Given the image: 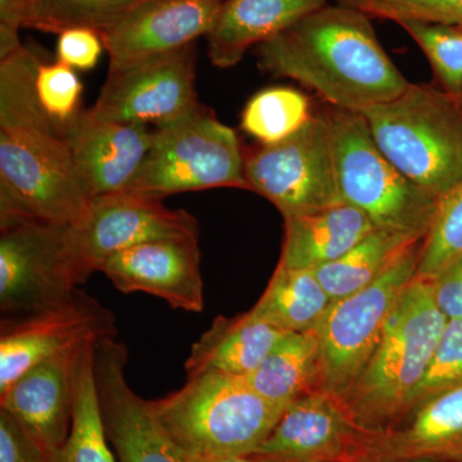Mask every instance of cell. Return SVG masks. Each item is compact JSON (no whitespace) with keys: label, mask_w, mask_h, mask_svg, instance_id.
<instances>
[{"label":"cell","mask_w":462,"mask_h":462,"mask_svg":"<svg viewBox=\"0 0 462 462\" xmlns=\"http://www.w3.org/2000/svg\"><path fill=\"white\" fill-rule=\"evenodd\" d=\"M327 116L343 202L369 216L376 227L427 236L438 199L382 153L363 116L333 107Z\"/></svg>","instance_id":"obj_7"},{"label":"cell","mask_w":462,"mask_h":462,"mask_svg":"<svg viewBox=\"0 0 462 462\" xmlns=\"http://www.w3.org/2000/svg\"><path fill=\"white\" fill-rule=\"evenodd\" d=\"M374 433L355 421L342 398L316 389L285 407L254 455L273 462H365Z\"/></svg>","instance_id":"obj_15"},{"label":"cell","mask_w":462,"mask_h":462,"mask_svg":"<svg viewBox=\"0 0 462 462\" xmlns=\"http://www.w3.org/2000/svg\"><path fill=\"white\" fill-rule=\"evenodd\" d=\"M67 142L90 199L126 190L154 141V127L102 120L84 109Z\"/></svg>","instance_id":"obj_19"},{"label":"cell","mask_w":462,"mask_h":462,"mask_svg":"<svg viewBox=\"0 0 462 462\" xmlns=\"http://www.w3.org/2000/svg\"><path fill=\"white\" fill-rule=\"evenodd\" d=\"M35 91L39 103L51 121L67 133L80 117L83 108V85L72 67L56 62L38 63Z\"/></svg>","instance_id":"obj_32"},{"label":"cell","mask_w":462,"mask_h":462,"mask_svg":"<svg viewBox=\"0 0 462 462\" xmlns=\"http://www.w3.org/2000/svg\"><path fill=\"white\" fill-rule=\"evenodd\" d=\"M425 236L376 227L348 252L315 270L333 302L366 288Z\"/></svg>","instance_id":"obj_26"},{"label":"cell","mask_w":462,"mask_h":462,"mask_svg":"<svg viewBox=\"0 0 462 462\" xmlns=\"http://www.w3.org/2000/svg\"><path fill=\"white\" fill-rule=\"evenodd\" d=\"M456 100H457L458 105H460V107L462 108V94L460 97H458V98H456Z\"/></svg>","instance_id":"obj_40"},{"label":"cell","mask_w":462,"mask_h":462,"mask_svg":"<svg viewBox=\"0 0 462 462\" xmlns=\"http://www.w3.org/2000/svg\"><path fill=\"white\" fill-rule=\"evenodd\" d=\"M434 460L462 462V385L413 407L382 431H375L365 462Z\"/></svg>","instance_id":"obj_20"},{"label":"cell","mask_w":462,"mask_h":462,"mask_svg":"<svg viewBox=\"0 0 462 462\" xmlns=\"http://www.w3.org/2000/svg\"><path fill=\"white\" fill-rule=\"evenodd\" d=\"M238 188L249 190L238 135L199 105L178 120L154 127V141L126 190L162 199L173 194Z\"/></svg>","instance_id":"obj_6"},{"label":"cell","mask_w":462,"mask_h":462,"mask_svg":"<svg viewBox=\"0 0 462 462\" xmlns=\"http://www.w3.org/2000/svg\"><path fill=\"white\" fill-rule=\"evenodd\" d=\"M0 462H50V454L5 409H0Z\"/></svg>","instance_id":"obj_35"},{"label":"cell","mask_w":462,"mask_h":462,"mask_svg":"<svg viewBox=\"0 0 462 462\" xmlns=\"http://www.w3.org/2000/svg\"><path fill=\"white\" fill-rule=\"evenodd\" d=\"M116 289L152 294L172 309L202 312L205 307L199 238L152 240L118 252L103 264Z\"/></svg>","instance_id":"obj_17"},{"label":"cell","mask_w":462,"mask_h":462,"mask_svg":"<svg viewBox=\"0 0 462 462\" xmlns=\"http://www.w3.org/2000/svg\"><path fill=\"white\" fill-rule=\"evenodd\" d=\"M282 218L279 264L291 269L316 270L334 263L376 229L369 216L346 202Z\"/></svg>","instance_id":"obj_22"},{"label":"cell","mask_w":462,"mask_h":462,"mask_svg":"<svg viewBox=\"0 0 462 462\" xmlns=\"http://www.w3.org/2000/svg\"><path fill=\"white\" fill-rule=\"evenodd\" d=\"M112 337H117V327L111 310L79 289L60 305L3 318L0 394L23 374L54 355Z\"/></svg>","instance_id":"obj_13"},{"label":"cell","mask_w":462,"mask_h":462,"mask_svg":"<svg viewBox=\"0 0 462 462\" xmlns=\"http://www.w3.org/2000/svg\"><path fill=\"white\" fill-rule=\"evenodd\" d=\"M462 258V180L438 199L436 214L422 240L418 276L437 278Z\"/></svg>","instance_id":"obj_30"},{"label":"cell","mask_w":462,"mask_h":462,"mask_svg":"<svg viewBox=\"0 0 462 462\" xmlns=\"http://www.w3.org/2000/svg\"><path fill=\"white\" fill-rule=\"evenodd\" d=\"M96 343L85 349L81 360L71 431L60 448L50 452V462H117L108 447L97 394L94 378Z\"/></svg>","instance_id":"obj_27"},{"label":"cell","mask_w":462,"mask_h":462,"mask_svg":"<svg viewBox=\"0 0 462 462\" xmlns=\"http://www.w3.org/2000/svg\"><path fill=\"white\" fill-rule=\"evenodd\" d=\"M461 385L462 319H448L431 356L430 366L413 393L411 410L442 392Z\"/></svg>","instance_id":"obj_33"},{"label":"cell","mask_w":462,"mask_h":462,"mask_svg":"<svg viewBox=\"0 0 462 462\" xmlns=\"http://www.w3.org/2000/svg\"><path fill=\"white\" fill-rule=\"evenodd\" d=\"M319 374L320 342L316 329L287 331L245 379L261 397L285 409L297 398L318 389Z\"/></svg>","instance_id":"obj_24"},{"label":"cell","mask_w":462,"mask_h":462,"mask_svg":"<svg viewBox=\"0 0 462 462\" xmlns=\"http://www.w3.org/2000/svg\"><path fill=\"white\" fill-rule=\"evenodd\" d=\"M287 331L245 314L217 318L191 346L185 363L188 375L217 372L247 378Z\"/></svg>","instance_id":"obj_23"},{"label":"cell","mask_w":462,"mask_h":462,"mask_svg":"<svg viewBox=\"0 0 462 462\" xmlns=\"http://www.w3.org/2000/svg\"><path fill=\"white\" fill-rule=\"evenodd\" d=\"M141 0H25L21 25L42 32L89 29L102 33Z\"/></svg>","instance_id":"obj_29"},{"label":"cell","mask_w":462,"mask_h":462,"mask_svg":"<svg viewBox=\"0 0 462 462\" xmlns=\"http://www.w3.org/2000/svg\"><path fill=\"white\" fill-rule=\"evenodd\" d=\"M39 62L25 45L0 57V221L75 225L91 199L66 134L36 97Z\"/></svg>","instance_id":"obj_1"},{"label":"cell","mask_w":462,"mask_h":462,"mask_svg":"<svg viewBox=\"0 0 462 462\" xmlns=\"http://www.w3.org/2000/svg\"><path fill=\"white\" fill-rule=\"evenodd\" d=\"M105 50L102 36L89 29L66 30L58 35L57 60L80 71H90Z\"/></svg>","instance_id":"obj_36"},{"label":"cell","mask_w":462,"mask_h":462,"mask_svg":"<svg viewBox=\"0 0 462 462\" xmlns=\"http://www.w3.org/2000/svg\"><path fill=\"white\" fill-rule=\"evenodd\" d=\"M456 25H462V21H461V23H456Z\"/></svg>","instance_id":"obj_41"},{"label":"cell","mask_w":462,"mask_h":462,"mask_svg":"<svg viewBox=\"0 0 462 462\" xmlns=\"http://www.w3.org/2000/svg\"><path fill=\"white\" fill-rule=\"evenodd\" d=\"M329 0H225L207 38L212 65L230 69L251 48L278 35Z\"/></svg>","instance_id":"obj_21"},{"label":"cell","mask_w":462,"mask_h":462,"mask_svg":"<svg viewBox=\"0 0 462 462\" xmlns=\"http://www.w3.org/2000/svg\"><path fill=\"white\" fill-rule=\"evenodd\" d=\"M151 403L193 457L256 454L285 410L261 397L247 379L217 372L188 375L184 387Z\"/></svg>","instance_id":"obj_4"},{"label":"cell","mask_w":462,"mask_h":462,"mask_svg":"<svg viewBox=\"0 0 462 462\" xmlns=\"http://www.w3.org/2000/svg\"><path fill=\"white\" fill-rule=\"evenodd\" d=\"M88 342L36 365L0 394L11 413L48 454L66 442L72 427L76 384Z\"/></svg>","instance_id":"obj_18"},{"label":"cell","mask_w":462,"mask_h":462,"mask_svg":"<svg viewBox=\"0 0 462 462\" xmlns=\"http://www.w3.org/2000/svg\"><path fill=\"white\" fill-rule=\"evenodd\" d=\"M424 51L448 96L462 94V25L407 21L398 23Z\"/></svg>","instance_id":"obj_31"},{"label":"cell","mask_w":462,"mask_h":462,"mask_svg":"<svg viewBox=\"0 0 462 462\" xmlns=\"http://www.w3.org/2000/svg\"><path fill=\"white\" fill-rule=\"evenodd\" d=\"M21 20H23V18H21Z\"/></svg>","instance_id":"obj_42"},{"label":"cell","mask_w":462,"mask_h":462,"mask_svg":"<svg viewBox=\"0 0 462 462\" xmlns=\"http://www.w3.org/2000/svg\"><path fill=\"white\" fill-rule=\"evenodd\" d=\"M312 115L311 103L305 94L293 88H269L248 100L240 127L261 145H272L300 132Z\"/></svg>","instance_id":"obj_28"},{"label":"cell","mask_w":462,"mask_h":462,"mask_svg":"<svg viewBox=\"0 0 462 462\" xmlns=\"http://www.w3.org/2000/svg\"><path fill=\"white\" fill-rule=\"evenodd\" d=\"M193 462H273L256 455L212 456V457H193Z\"/></svg>","instance_id":"obj_38"},{"label":"cell","mask_w":462,"mask_h":462,"mask_svg":"<svg viewBox=\"0 0 462 462\" xmlns=\"http://www.w3.org/2000/svg\"><path fill=\"white\" fill-rule=\"evenodd\" d=\"M80 284L71 225L32 218L0 221L3 318L60 305Z\"/></svg>","instance_id":"obj_9"},{"label":"cell","mask_w":462,"mask_h":462,"mask_svg":"<svg viewBox=\"0 0 462 462\" xmlns=\"http://www.w3.org/2000/svg\"><path fill=\"white\" fill-rule=\"evenodd\" d=\"M360 115L382 153L430 196L442 199L462 180V108L446 91L410 83Z\"/></svg>","instance_id":"obj_5"},{"label":"cell","mask_w":462,"mask_h":462,"mask_svg":"<svg viewBox=\"0 0 462 462\" xmlns=\"http://www.w3.org/2000/svg\"><path fill=\"white\" fill-rule=\"evenodd\" d=\"M433 282L434 300L447 319H462V258L439 273Z\"/></svg>","instance_id":"obj_37"},{"label":"cell","mask_w":462,"mask_h":462,"mask_svg":"<svg viewBox=\"0 0 462 462\" xmlns=\"http://www.w3.org/2000/svg\"><path fill=\"white\" fill-rule=\"evenodd\" d=\"M71 230L81 282L134 245L180 236L199 238V221L189 212L167 208L162 199L130 190L91 199L87 214Z\"/></svg>","instance_id":"obj_12"},{"label":"cell","mask_w":462,"mask_h":462,"mask_svg":"<svg viewBox=\"0 0 462 462\" xmlns=\"http://www.w3.org/2000/svg\"><path fill=\"white\" fill-rule=\"evenodd\" d=\"M249 190L287 216L310 214L342 203L327 112L288 139L245 152Z\"/></svg>","instance_id":"obj_10"},{"label":"cell","mask_w":462,"mask_h":462,"mask_svg":"<svg viewBox=\"0 0 462 462\" xmlns=\"http://www.w3.org/2000/svg\"><path fill=\"white\" fill-rule=\"evenodd\" d=\"M196 45L120 69L107 80L89 108L91 115L115 123L161 127L199 107Z\"/></svg>","instance_id":"obj_11"},{"label":"cell","mask_w":462,"mask_h":462,"mask_svg":"<svg viewBox=\"0 0 462 462\" xmlns=\"http://www.w3.org/2000/svg\"><path fill=\"white\" fill-rule=\"evenodd\" d=\"M406 462H446V461H434V460H413V461H406Z\"/></svg>","instance_id":"obj_39"},{"label":"cell","mask_w":462,"mask_h":462,"mask_svg":"<svg viewBox=\"0 0 462 462\" xmlns=\"http://www.w3.org/2000/svg\"><path fill=\"white\" fill-rule=\"evenodd\" d=\"M422 242L366 288L331 303L316 328L320 342V391L342 398L369 363L398 298L418 275Z\"/></svg>","instance_id":"obj_8"},{"label":"cell","mask_w":462,"mask_h":462,"mask_svg":"<svg viewBox=\"0 0 462 462\" xmlns=\"http://www.w3.org/2000/svg\"><path fill=\"white\" fill-rule=\"evenodd\" d=\"M258 67L297 81L331 107L361 114L396 98L410 83L357 9L327 5L256 47Z\"/></svg>","instance_id":"obj_2"},{"label":"cell","mask_w":462,"mask_h":462,"mask_svg":"<svg viewBox=\"0 0 462 462\" xmlns=\"http://www.w3.org/2000/svg\"><path fill=\"white\" fill-rule=\"evenodd\" d=\"M333 303L315 270L278 264L266 291L248 314L282 331L316 329Z\"/></svg>","instance_id":"obj_25"},{"label":"cell","mask_w":462,"mask_h":462,"mask_svg":"<svg viewBox=\"0 0 462 462\" xmlns=\"http://www.w3.org/2000/svg\"><path fill=\"white\" fill-rule=\"evenodd\" d=\"M225 0H141L100 33L109 69L189 47L208 35Z\"/></svg>","instance_id":"obj_16"},{"label":"cell","mask_w":462,"mask_h":462,"mask_svg":"<svg viewBox=\"0 0 462 462\" xmlns=\"http://www.w3.org/2000/svg\"><path fill=\"white\" fill-rule=\"evenodd\" d=\"M373 20L430 23H460L462 0H336Z\"/></svg>","instance_id":"obj_34"},{"label":"cell","mask_w":462,"mask_h":462,"mask_svg":"<svg viewBox=\"0 0 462 462\" xmlns=\"http://www.w3.org/2000/svg\"><path fill=\"white\" fill-rule=\"evenodd\" d=\"M447 320L431 279L416 275L392 310L369 363L342 397L358 425L382 431L410 412Z\"/></svg>","instance_id":"obj_3"},{"label":"cell","mask_w":462,"mask_h":462,"mask_svg":"<svg viewBox=\"0 0 462 462\" xmlns=\"http://www.w3.org/2000/svg\"><path fill=\"white\" fill-rule=\"evenodd\" d=\"M129 351L117 339H100L94 348V378L109 443L117 462H193L126 380Z\"/></svg>","instance_id":"obj_14"}]
</instances>
